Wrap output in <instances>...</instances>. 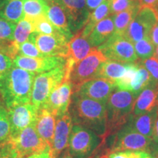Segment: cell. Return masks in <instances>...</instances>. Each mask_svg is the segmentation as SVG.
Here are the masks:
<instances>
[{
    "label": "cell",
    "mask_w": 158,
    "mask_h": 158,
    "mask_svg": "<svg viewBox=\"0 0 158 158\" xmlns=\"http://www.w3.org/2000/svg\"><path fill=\"white\" fill-rule=\"evenodd\" d=\"M69 113L73 123L81 125L95 133L104 142L107 130L106 104L73 93Z\"/></svg>",
    "instance_id": "cell-1"
},
{
    "label": "cell",
    "mask_w": 158,
    "mask_h": 158,
    "mask_svg": "<svg viewBox=\"0 0 158 158\" xmlns=\"http://www.w3.org/2000/svg\"><path fill=\"white\" fill-rule=\"evenodd\" d=\"M36 73L13 66L0 82V98L7 109L19 105L30 103Z\"/></svg>",
    "instance_id": "cell-2"
},
{
    "label": "cell",
    "mask_w": 158,
    "mask_h": 158,
    "mask_svg": "<svg viewBox=\"0 0 158 158\" xmlns=\"http://www.w3.org/2000/svg\"><path fill=\"white\" fill-rule=\"evenodd\" d=\"M137 98L138 95L130 91H114L106 104L107 130L105 139L114 135L127 123Z\"/></svg>",
    "instance_id": "cell-3"
},
{
    "label": "cell",
    "mask_w": 158,
    "mask_h": 158,
    "mask_svg": "<svg viewBox=\"0 0 158 158\" xmlns=\"http://www.w3.org/2000/svg\"><path fill=\"white\" fill-rule=\"evenodd\" d=\"M106 147V142L92 130L73 124L69 139L68 153L73 158H94Z\"/></svg>",
    "instance_id": "cell-4"
},
{
    "label": "cell",
    "mask_w": 158,
    "mask_h": 158,
    "mask_svg": "<svg viewBox=\"0 0 158 158\" xmlns=\"http://www.w3.org/2000/svg\"><path fill=\"white\" fill-rule=\"evenodd\" d=\"M65 65L36 74L33 83L31 103L37 110L44 106L51 92L64 81L66 74Z\"/></svg>",
    "instance_id": "cell-5"
},
{
    "label": "cell",
    "mask_w": 158,
    "mask_h": 158,
    "mask_svg": "<svg viewBox=\"0 0 158 158\" xmlns=\"http://www.w3.org/2000/svg\"><path fill=\"white\" fill-rule=\"evenodd\" d=\"M108 60L121 63H138L141 62L136 55L133 43L124 35H114L97 48Z\"/></svg>",
    "instance_id": "cell-6"
},
{
    "label": "cell",
    "mask_w": 158,
    "mask_h": 158,
    "mask_svg": "<svg viewBox=\"0 0 158 158\" xmlns=\"http://www.w3.org/2000/svg\"><path fill=\"white\" fill-rule=\"evenodd\" d=\"M106 60L101 51L94 48L84 59L75 64L69 77L73 91L84 83L95 78L100 65Z\"/></svg>",
    "instance_id": "cell-7"
},
{
    "label": "cell",
    "mask_w": 158,
    "mask_h": 158,
    "mask_svg": "<svg viewBox=\"0 0 158 158\" xmlns=\"http://www.w3.org/2000/svg\"><path fill=\"white\" fill-rule=\"evenodd\" d=\"M152 139L138 133L125 124L114 134L113 142L109 147L110 152L133 150L151 152Z\"/></svg>",
    "instance_id": "cell-8"
},
{
    "label": "cell",
    "mask_w": 158,
    "mask_h": 158,
    "mask_svg": "<svg viewBox=\"0 0 158 158\" xmlns=\"http://www.w3.org/2000/svg\"><path fill=\"white\" fill-rule=\"evenodd\" d=\"M158 21L157 13L149 7H141L137 15L128 26L125 36L135 43L145 37H149L150 31Z\"/></svg>",
    "instance_id": "cell-9"
},
{
    "label": "cell",
    "mask_w": 158,
    "mask_h": 158,
    "mask_svg": "<svg viewBox=\"0 0 158 158\" xmlns=\"http://www.w3.org/2000/svg\"><path fill=\"white\" fill-rule=\"evenodd\" d=\"M8 141L14 146L21 158L42 152L51 148L40 136L35 128V124L26 127L15 137L10 138Z\"/></svg>",
    "instance_id": "cell-10"
},
{
    "label": "cell",
    "mask_w": 158,
    "mask_h": 158,
    "mask_svg": "<svg viewBox=\"0 0 158 158\" xmlns=\"http://www.w3.org/2000/svg\"><path fill=\"white\" fill-rule=\"evenodd\" d=\"M73 92L72 83L70 80H64L51 92L43 108L49 110L56 118L63 116L69 112Z\"/></svg>",
    "instance_id": "cell-11"
},
{
    "label": "cell",
    "mask_w": 158,
    "mask_h": 158,
    "mask_svg": "<svg viewBox=\"0 0 158 158\" xmlns=\"http://www.w3.org/2000/svg\"><path fill=\"white\" fill-rule=\"evenodd\" d=\"M10 122V137L14 138L23 129L36 123L38 110L31 103L22 104L8 108Z\"/></svg>",
    "instance_id": "cell-12"
},
{
    "label": "cell",
    "mask_w": 158,
    "mask_h": 158,
    "mask_svg": "<svg viewBox=\"0 0 158 158\" xmlns=\"http://www.w3.org/2000/svg\"><path fill=\"white\" fill-rule=\"evenodd\" d=\"M116 89L114 82L104 78H94L79 86L73 93L107 104L110 96Z\"/></svg>",
    "instance_id": "cell-13"
},
{
    "label": "cell",
    "mask_w": 158,
    "mask_h": 158,
    "mask_svg": "<svg viewBox=\"0 0 158 158\" xmlns=\"http://www.w3.org/2000/svg\"><path fill=\"white\" fill-rule=\"evenodd\" d=\"M13 66L33 72L42 73L66 64V58L62 56H43L32 58L17 55L13 59Z\"/></svg>",
    "instance_id": "cell-14"
},
{
    "label": "cell",
    "mask_w": 158,
    "mask_h": 158,
    "mask_svg": "<svg viewBox=\"0 0 158 158\" xmlns=\"http://www.w3.org/2000/svg\"><path fill=\"white\" fill-rule=\"evenodd\" d=\"M73 125V119L69 112L56 118L54 138L51 147L53 158H61L68 153L69 139Z\"/></svg>",
    "instance_id": "cell-15"
},
{
    "label": "cell",
    "mask_w": 158,
    "mask_h": 158,
    "mask_svg": "<svg viewBox=\"0 0 158 158\" xmlns=\"http://www.w3.org/2000/svg\"><path fill=\"white\" fill-rule=\"evenodd\" d=\"M64 10L69 25L74 35L81 31L87 21L90 12L86 0H55Z\"/></svg>",
    "instance_id": "cell-16"
},
{
    "label": "cell",
    "mask_w": 158,
    "mask_h": 158,
    "mask_svg": "<svg viewBox=\"0 0 158 158\" xmlns=\"http://www.w3.org/2000/svg\"><path fill=\"white\" fill-rule=\"evenodd\" d=\"M31 40L43 55L46 56H62L66 58L68 53V42L64 37H55L33 32L29 35Z\"/></svg>",
    "instance_id": "cell-17"
},
{
    "label": "cell",
    "mask_w": 158,
    "mask_h": 158,
    "mask_svg": "<svg viewBox=\"0 0 158 158\" xmlns=\"http://www.w3.org/2000/svg\"><path fill=\"white\" fill-rule=\"evenodd\" d=\"M68 53L66 57V74L64 80H69L71 70L75 64L84 59L94 48L87 38L82 36L81 31L74 35L68 44Z\"/></svg>",
    "instance_id": "cell-18"
},
{
    "label": "cell",
    "mask_w": 158,
    "mask_h": 158,
    "mask_svg": "<svg viewBox=\"0 0 158 158\" xmlns=\"http://www.w3.org/2000/svg\"><path fill=\"white\" fill-rule=\"evenodd\" d=\"M158 108V86L152 81L138 96L134 103L133 115H140Z\"/></svg>",
    "instance_id": "cell-19"
},
{
    "label": "cell",
    "mask_w": 158,
    "mask_h": 158,
    "mask_svg": "<svg viewBox=\"0 0 158 158\" xmlns=\"http://www.w3.org/2000/svg\"><path fill=\"white\" fill-rule=\"evenodd\" d=\"M157 115L158 108L140 115H133L131 114L126 124L135 131L152 139Z\"/></svg>",
    "instance_id": "cell-20"
},
{
    "label": "cell",
    "mask_w": 158,
    "mask_h": 158,
    "mask_svg": "<svg viewBox=\"0 0 158 158\" xmlns=\"http://www.w3.org/2000/svg\"><path fill=\"white\" fill-rule=\"evenodd\" d=\"M47 18L53 23L62 35H64L69 43L74 37L71 31L67 15L64 10L56 1L48 3V7L46 12Z\"/></svg>",
    "instance_id": "cell-21"
},
{
    "label": "cell",
    "mask_w": 158,
    "mask_h": 158,
    "mask_svg": "<svg viewBox=\"0 0 158 158\" xmlns=\"http://www.w3.org/2000/svg\"><path fill=\"white\" fill-rule=\"evenodd\" d=\"M56 121V116L49 110L43 108L38 110L35 128L40 136L48 143L50 147L54 138Z\"/></svg>",
    "instance_id": "cell-22"
},
{
    "label": "cell",
    "mask_w": 158,
    "mask_h": 158,
    "mask_svg": "<svg viewBox=\"0 0 158 158\" xmlns=\"http://www.w3.org/2000/svg\"><path fill=\"white\" fill-rule=\"evenodd\" d=\"M114 32V15H111L100 21L94 27L87 39L93 48H98L107 41Z\"/></svg>",
    "instance_id": "cell-23"
},
{
    "label": "cell",
    "mask_w": 158,
    "mask_h": 158,
    "mask_svg": "<svg viewBox=\"0 0 158 158\" xmlns=\"http://www.w3.org/2000/svg\"><path fill=\"white\" fill-rule=\"evenodd\" d=\"M141 5L140 1L136 0L129 9L114 15V35H124L128 28V26L137 15L141 9Z\"/></svg>",
    "instance_id": "cell-24"
},
{
    "label": "cell",
    "mask_w": 158,
    "mask_h": 158,
    "mask_svg": "<svg viewBox=\"0 0 158 158\" xmlns=\"http://www.w3.org/2000/svg\"><path fill=\"white\" fill-rule=\"evenodd\" d=\"M0 17L15 24L24 19L23 0H0Z\"/></svg>",
    "instance_id": "cell-25"
},
{
    "label": "cell",
    "mask_w": 158,
    "mask_h": 158,
    "mask_svg": "<svg viewBox=\"0 0 158 158\" xmlns=\"http://www.w3.org/2000/svg\"><path fill=\"white\" fill-rule=\"evenodd\" d=\"M110 15H111L110 2V0H106L102 5H100L95 10H94V11L90 13L86 24H85L82 30L81 31L82 36L84 37L85 38H88L94 27L100 21H101L106 18L110 16Z\"/></svg>",
    "instance_id": "cell-26"
},
{
    "label": "cell",
    "mask_w": 158,
    "mask_h": 158,
    "mask_svg": "<svg viewBox=\"0 0 158 158\" xmlns=\"http://www.w3.org/2000/svg\"><path fill=\"white\" fill-rule=\"evenodd\" d=\"M127 64L107 59L100 65L95 78L107 79L114 83L123 76Z\"/></svg>",
    "instance_id": "cell-27"
},
{
    "label": "cell",
    "mask_w": 158,
    "mask_h": 158,
    "mask_svg": "<svg viewBox=\"0 0 158 158\" xmlns=\"http://www.w3.org/2000/svg\"><path fill=\"white\" fill-rule=\"evenodd\" d=\"M48 3L41 0H23L24 19L33 21L35 19L46 15Z\"/></svg>",
    "instance_id": "cell-28"
},
{
    "label": "cell",
    "mask_w": 158,
    "mask_h": 158,
    "mask_svg": "<svg viewBox=\"0 0 158 158\" xmlns=\"http://www.w3.org/2000/svg\"><path fill=\"white\" fill-rule=\"evenodd\" d=\"M152 81L149 72L139 63L135 78L130 86V92H133L138 96L144 89L147 88L151 84Z\"/></svg>",
    "instance_id": "cell-29"
},
{
    "label": "cell",
    "mask_w": 158,
    "mask_h": 158,
    "mask_svg": "<svg viewBox=\"0 0 158 158\" xmlns=\"http://www.w3.org/2000/svg\"><path fill=\"white\" fill-rule=\"evenodd\" d=\"M31 23L33 25V31L43 35L65 37L49 21V19L47 18V15H42L37 19H35L31 21Z\"/></svg>",
    "instance_id": "cell-30"
},
{
    "label": "cell",
    "mask_w": 158,
    "mask_h": 158,
    "mask_svg": "<svg viewBox=\"0 0 158 158\" xmlns=\"http://www.w3.org/2000/svg\"><path fill=\"white\" fill-rule=\"evenodd\" d=\"M33 32V25L28 19H23L17 23L14 31L13 45L19 49V45L28 40L29 35Z\"/></svg>",
    "instance_id": "cell-31"
},
{
    "label": "cell",
    "mask_w": 158,
    "mask_h": 158,
    "mask_svg": "<svg viewBox=\"0 0 158 158\" xmlns=\"http://www.w3.org/2000/svg\"><path fill=\"white\" fill-rule=\"evenodd\" d=\"M140 62L127 63L126 64V70L123 76L114 82L116 89L125 91L130 90V86L135 78Z\"/></svg>",
    "instance_id": "cell-32"
},
{
    "label": "cell",
    "mask_w": 158,
    "mask_h": 158,
    "mask_svg": "<svg viewBox=\"0 0 158 158\" xmlns=\"http://www.w3.org/2000/svg\"><path fill=\"white\" fill-rule=\"evenodd\" d=\"M10 137V122L8 110L0 98V144L8 141Z\"/></svg>",
    "instance_id": "cell-33"
},
{
    "label": "cell",
    "mask_w": 158,
    "mask_h": 158,
    "mask_svg": "<svg viewBox=\"0 0 158 158\" xmlns=\"http://www.w3.org/2000/svg\"><path fill=\"white\" fill-rule=\"evenodd\" d=\"M134 48L136 55L141 61L153 56L155 51V45L152 42L149 37H145L141 40L134 43Z\"/></svg>",
    "instance_id": "cell-34"
},
{
    "label": "cell",
    "mask_w": 158,
    "mask_h": 158,
    "mask_svg": "<svg viewBox=\"0 0 158 158\" xmlns=\"http://www.w3.org/2000/svg\"><path fill=\"white\" fill-rule=\"evenodd\" d=\"M18 55L27 57H32V58L46 56L39 51L37 45L29 39L19 45V49H18Z\"/></svg>",
    "instance_id": "cell-35"
},
{
    "label": "cell",
    "mask_w": 158,
    "mask_h": 158,
    "mask_svg": "<svg viewBox=\"0 0 158 158\" xmlns=\"http://www.w3.org/2000/svg\"><path fill=\"white\" fill-rule=\"evenodd\" d=\"M108 158H154L151 154L145 151H133V150H122V151L110 152Z\"/></svg>",
    "instance_id": "cell-36"
},
{
    "label": "cell",
    "mask_w": 158,
    "mask_h": 158,
    "mask_svg": "<svg viewBox=\"0 0 158 158\" xmlns=\"http://www.w3.org/2000/svg\"><path fill=\"white\" fill-rule=\"evenodd\" d=\"M15 27V23L0 17V39L11 42L14 40Z\"/></svg>",
    "instance_id": "cell-37"
},
{
    "label": "cell",
    "mask_w": 158,
    "mask_h": 158,
    "mask_svg": "<svg viewBox=\"0 0 158 158\" xmlns=\"http://www.w3.org/2000/svg\"><path fill=\"white\" fill-rule=\"evenodd\" d=\"M143 66L151 76L152 81L154 84L158 86V60L155 56H152L149 59L141 61L140 62Z\"/></svg>",
    "instance_id": "cell-38"
},
{
    "label": "cell",
    "mask_w": 158,
    "mask_h": 158,
    "mask_svg": "<svg viewBox=\"0 0 158 158\" xmlns=\"http://www.w3.org/2000/svg\"><path fill=\"white\" fill-rule=\"evenodd\" d=\"M135 1L136 0H110V13L115 15L129 9Z\"/></svg>",
    "instance_id": "cell-39"
},
{
    "label": "cell",
    "mask_w": 158,
    "mask_h": 158,
    "mask_svg": "<svg viewBox=\"0 0 158 158\" xmlns=\"http://www.w3.org/2000/svg\"><path fill=\"white\" fill-rule=\"evenodd\" d=\"M13 66V59L0 51V82L7 76Z\"/></svg>",
    "instance_id": "cell-40"
},
{
    "label": "cell",
    "mask_w": 158,
    "mask_h": 158,
    "mask_svg": "<svg viewBox=\"0 0 158 158\" xmlns=\"http://www.w3.org/2000/svg\"><path fill=\"white\" fill-rule=\"evenodd\" d=\"M0 158H21L14 146L10 141L0 144Z\"/></svg>",
    "instance_id": "cell-41"
},
{
    "label": "cell",
    "mask_w": 158,
    "mask_h": 158,
    "mask_svg": "<svg viewBox=\"0 0 158 158\" xmlns=\"http://www.w3.org/2000/svg\"><path fill=\"white\" fill-rule=\"evenodd\" d=\"M0 51L13 59L18 55V48L13 45V41L0 39Z\"/></svg>",
    "instance_id": "cell-42"
},
{
    "label": "cell",
    "mask_w": 158,
    "mask_h": 158,
    "mask_svg": "<svg viewBox=\"0 0 158 158\" xmlns=\"http://www.w3.org/2000/svg\"><path fill=\"white\" fill-rule=\"evenodd\" d=\"M106 1V0H86V7H87L89 11L90 12L91 10H95L97 7H98Z\"/></svg>",
    "instance_id": "cell-43"
},
{
    "label": "cell",
    "mask_w": 158,
    "mask_h": 158,
    "mask_svg": "<svg viewBox=\"0 0 158 158\" xmlns=\"http://www.w3.org/2000/svg\"><path fill=\"white\" fill-rule=\"evenodd\" d=\"M24 158H53V157L51 155V148H48L42 152L33 154V155H31Z\"/></svg>",
    "instance_id": "cell-44"
},
{
    "label": "cell",
    "mask_w": 158,
    "mask_h": 158,
    "mask_svg": "<svg viewBox=\"0 0 158 158\" xmlns=\"http://www.w3.org/2000/svg\"><path fill=\"white\" fill-rule=\"evenodd\" d=\"M149 37L155 45H158V21L150 31Z\"/></svg>",
    "instance_id": "cell-45"
},
{
    "label": "cell",
    "mask_w": 158,
    "mask_h": 158,
    "mask_svg": "<svg viewBox=\"0 0 158 158\" xmlns=\"http://www.w3.org/2000/svg\"><path fill=\"white\" fill-rule=\"evenodd\" d=\"M141 7H149L155 10L158 8V0H140Z\"/></svg>",
    "instance_id": "cell-46"
},
{
    "label": "cell",
    "mask_w": 158,
    "mask_h": 158,
    "mask_svg": "<svg viewBox=\"0 0 158 158\" xmlns=\"http://www.w3.org/2000/svg\"><path fill=\"white\" fill-rule=\"evenodd\" d=\"M152 141H153V144L158 146V115H157V118H156L155 128H154Z\"/></svg>",
    "instance_id": "cell-47"
},
{
    "label": "cell",
    "mask_w": 158,
    "mask_h": 158,
    "mask_svg": "<svg viewBox=\"0 0 158 158\" xmlns=\"http://www.w3.org/2000/svg\"><path fill=\"white\" fill-rule=\"evenodd\" d=\"M110 153V149L108 147H105L100 152L98 155H97L94 158H108Z\"/></svg>",
    "instance_id": "cell-48"
},
{
    "label": "cell",
    "mask_w": 158,
    "mask_h": 158,
    "mask_svg": "<svg viewBox=\"0 0 158 158\" xmlns=\"http://www.w3.org/2000/svg\"><path fill=\"white\" fill-rule=\"evenodd\" d=\"M150 154L153 156L154 158H158V146L155 145V144L152 143Z\"/></svg>",
    "instance_id": "cell-49"
},
{
    "label": "cell",
    "mask_w": 158,
    "mask_h": 158,
    "mask_svg": "<svg viewBox=\"0 0 158 158\" xmlns=\"http://www.w3.org/2000/svg\"><path fill=\"white\" fill-rule=\"evenodd\" d=\"M154 56H155V58L158 60V45H157V47H156V48H155V54H154Z\"/></svg>",
    "instance_id": "cell-50"
},
{
    "label": "cell",
    "mask_w": 158,
    "mask_h": 158,
    "mask_svg": "<svg viewBox=\"0 0 158 158\" xmlns=\"http://www.w3.org/2000/svg\"><path fill=\"white\" fill-rule=\"evenodd\" d=\"M61 158H73V157H71L69 153H67L66 155H64L63 157H62Z\"/></svg>",
    "instance_id": "cell-51"
},
{
    "label": "cell",
    "mask_w": 158,
    "mask_h": 158,
    "mask_svg": "<svg viewBox=\"0 0 158 158\" xmlns=\"http://www.w3.org/2000/svg\"><path fill=\"white\" fill-rule=\"evenodd\" d=\"M41 1H44V2H48V3H50V2H52L55 1V0H41Z\"/></svg>",
    "instance_id": "cell-52"
},
{
    "label": "cell",
    "mask_w": 158,
    "mask_h": 158,
    "mask_svg": "<svg viewBox=\"0 0 158 158\" xmlns=\"http://www.w3.org/2000/svg\"><path fill=\"white\" fill-rule=\"evenodd\" d=\"M155 12H156V13H157V16H158V8L155 10Z\"/></svg>",
    "instance_id": "cell-53"
},
{
    "label": "cell",
    "mask_w": 158,
    "mask_h": 158,
    "mask_svg": "<svg viewBox=\"0 0 158 158\" xmlns=\"http://www.w3.org/2000/svg\"><path fill=\"white\" fill-rule=\"evenodd\" d=\"M138 1H140V0H138Z\"/></svg>",
    "instance_id": "cell-54"
}]
</instances>
